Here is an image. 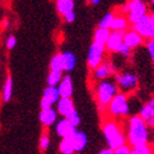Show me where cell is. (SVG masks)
Returning a JSON list of instances; mask_svg holds the SVG:
<instances>
[{"mask_svg": "<svg viewBox=\"0 0 154 154\" xmlns=\"http://www.w3.org/2000/svg\"><path fill=\"white\" fill-rule=\"evenodd\" d=\"M128 142L132 146L144 144L149 142L148 125L140 118V116L132 117L129 121Z\"/></svg>", "mask_w": 154, "mask_h": 154, "instance_id": "1", "label": "cell"}, {"mask_svg": "<svg viewBox=\"0 0 154 154\" xmlns=\"http://www.w3.org/2000/svg\"><path fill=\"white\" fill-rule=\"evenodd\" d=\"M103 132L110 149L115 150V149L125 144V134L116 122L111 121V120L105 122L103 125Z\"/></svg>", "mask_w": 154, "mask_h": 154, "instance_id": "2", "label": "cell"}, {"mask_svg": "<svg viewBox=\"0 0 154 154\" xmlns=\"http://www.w3.org/2000/svg\"><path fill=\"white\" fill-rule=\"evenodd\" d=\"M129 103L127 100V97L123 94H116L115 97L110 100L108 103V110L109 113L112 116H127L129 113Z\"/></svg>", "mask_w": 154, "mask_h": 154, "instance_id": "3", "label": "cell"}, {"mask_svg": "<svg viewBox=\"0 0 154 154\" xmlns=\"http://www.w3.org/2000/svg\"><path fill=\"white\" fill-rule=\"evenodd\" d=\"M116 94H117V86L107 80L100 82L97 87V98H98L99 105L103 107L108 106V103L115 97Z\"/></svg>", "mask_w": 154, "mask_h": 154, "instance_id": "4", "label": "cell"}, {"mask_svg": "<svg viewBox=\"0 0 154 154\" xmlns=\"http://www.w3.org/2000/svg\"><path fill=\"white\" fill-rule=\"evenodd\" d=\"M133 30L143 38H154V24L151 18L146 14L141 17L138 21L133 23Z\"/></svg>", "mask_w": 154, "mask_h": 154, "instance_id": "5", "label": "cell"}, {"mask_svg": "<svg viewBox=\"0 0 154 154\" xmlns=\"http://www.w3.org/2000/svg\"><path fill=\"white\" fill-rule=\"evenodd\" d=\"M105 52V45L97 43V42H93V44L90 45L89 52H88V66L90 68H95L101 63L103 61V54Z\"/></svg>", "mask_w": 154, "mask_h": 154, "instance_id": "6", "label": "cell"}, {"mask_svg": "<svg viewBox=\"0 0 154 154\" xmlns=\"http://www.w3.org/2000/svg\"><path fill=\"white\" fill-rule=\"evenodd\" d=\"M60 98H61V95L57 89V86H48L43 91V97L41 99V108L42 109L50 108L54 103H57Z\"/></svg>", "mask_w": 154, "mask_h": 154, "instance_id": "7", "label": "cell"}, {"mask_svg": "<svg viewBox=\"0 0 154 154\" xmlns=\"http://www.w3.org/2000/svg\"><path fill=\"white\" fill-rule=\"evenodd\" d=\"M129 21L134 23L146 12V7L141 0H129Z\"/></svg>", "mask_w": 154, "mask_h": 154, "instance_id": "8", "label": "cell"}, {"mask_svg": "<svg viewBox=\"0 0 154 154\" xmlns=\"http://www.w3.org/2000/svg\"><path fill=\"white\" fill-rule=\"evenodd\" d=\"M119 87L125 91H130L137 87L138 78L132 74H118L116 77Z\"/></svg>", "mask_w": 154, "mask_h": 154, "instance_id": "9", "label": "cell"}, {"mask_svg": "<svg viewBox=\"0 0 154 154\" xmlns=\"http://www.w3.org/2000/svg\"><path fill=\"white\" fill-rule=\"evenodd\" d=\"M140 118L150 128H154V98L142 107L140 111Z\"/></svg>", "mask_w": 154, "mask_h": 154, "instance_id": "10", "label": "cell"}, {"mask_svg": "<svg viewBox=\"0 0 154 154\" xmlns=\"http://www.w3.org/2000/svg\"><path fill=\"white\" fill-rule=\"evenodd\" d=\"M123 30H120V31H113L112 33H110L109 38L106 42V48L109 50V51L112 52H118L120 45L123 43Z\"/></svg>", "mask_w": 154, "mask_h": 154, "instance_id": "11", "label": "cell"}, {"mask_svg": "<svg viewBox=\"0 0 154 154\" xmlns=\"http://www.w3.org/2000/svg\"><path fill=\"white\" fill-rule=\"evenodd\" d=\"M72 141V144H73V148H74L75 152H82L84 149L86 148L87 143H88V138L87 135L82 131H75L73 134L69 137Z\"/></svg>", "mask_w": 154, "mask_h": 154, "instance_id": "12", "label": "cell"}, {"mask_svg": "<svg viewBox=\"0 0 154 154\" xmlns=\"http://www.w3.org/2000/svg\"><path fill=\"white\" fill-rule=\"evenodd\" d=\"M75 131H76V128L66 118L60 120L56 125V133L61 138H69Z\"/></svg>", "mask_w": 154, "mask_h": 154, "instance_id": "13", "label": "cell"}, {"mask_svg": "<svg viewBox=\"0 0 154 154\" xmlns=\"http://www.w3.org/2000/svg\"><path fill=\"white\" fill-rule=\"evenodd\" d=\"M38 118H40V121H41L42 125H45V127H50V125H54L55 121L57 120V112L52 107L45 108V109L41 110Z\"/></svg>", "mask_w": 154, "mask_h": 154, "instance_id": "14", "label": "cell"}, {"mask_svg": "<svg viewBox=\"0 0 154 154\" xmlns=\"http://www.w3.org/2000/svg\"><path fill=\"white\" fill-rule=\"evenodd\" d=\"M57 89L60 91L61 97H72L74 87H73V82H72L71 76L66 75V76L62 77L61 82L57 85Z\"/></svg>", "mask_w": 154, "mask_h": 154, "instance_id": "15", "label": "cell"}, {"mask_svg": "<svg viewBox=\"0 0 154 154\" xmlns=\"http://www.w3.org/2000/svg\"><path fill=\"white\" fill-rule=\"evenodd\" d=\"M56 103H57V112L63 117L75 109L74 103L71 99V97H61Z\"/></svg>", "mask_w": 154, "mask_h": 154, "instance_id": "16", "label": "cell"}, {"mask_svg": "<svg viewBox=\"0 0 154 154\" xmlns=\"http://www.w3.org/2000/svg\"><path fill=\"white\" fill-rule=\"evenodd\" d=\"M141 42H142V36L137 31H134V30L128 31L127 33L123 34V43L125 45H128L130 48H137L138 45L141 44Z\"/></svg>", "mask_w": 154, "mask_h": 154, "instance_id": "17", "label": "cell"}, {"mask_svg": "<svg viewBox=\"0 0 154 154\" xmlns=\"http://www.w3.org/2000/svg\"><path fill=\"white\" fill-rule=\"evenodd\" d=\"M113 67L109 63H103L101 64L100 63L96 68H95V77L97 79H105L108 76L112 74Z\"/></svg>", "mask_w": 154, "mask_h": 154, "instance_id": "18", "label": "cell"}, {"mask_svg": "<svg viewBox=\"0 0 154 154\" xmlns=\"http://www.w3.org/2000/svg\"><path fill=\"white\" fill-rule=\"evenodd\" d=\"M56 9L58 13L64 17L66 13L74 10V0H57L56 1Z\"/></svg>", "mask_w": 154, "mask_h": 154, "instance_id": "19", "label": "cell"}, {"mask_svg": "<svg viewBox=\"0 0 154 154\" xmlns=\"http://www.w3.org/2000/svg\"><path fill=\"white\" fill-rule=\"evenodd\" d=\"M12 93H13V80H12V77L8 76L2 88V100L5 103H8V101L11 100Z\"/></svg>", "mask_w": 154, "mask_h": 154, "instance_id": "20", "label": "cell"}, {"mask_svg": "<svg viewBox=\"0 0 154 154\" xmlns=\"http://www.w3.org/2000/svg\"><path fill=\"white\" fill-rule=\"evenodd\" d=\"M50 69L56 72L64 71V58H63V54L62 53L55 54L52 57L51 62H50Z\"/></svg>", "mask_w": 154, "mask_h": 154, "instance_id": "21", "label": "cell"}, {"mask_svg": "<svg viewBox=\"0 0 154 154\" xmlns=\"http://www.w3.org/2000/svg\"><path fill=\"white\" fill-rule=\"evenodd\" d=\"M63 54V58H64V71L66 72H72L75 68L76 65V57L72 52H64Z\"/></svg>", "mask_w": 154, "mask_h": 154, "instance_id": "22", "label": "cell"}, {"mask_svg": "<svg viewBox=\"0 0 154 154\" xmlns=\"http://www.w3.org/2000/svg\"><path fill=\"white\" fill-rule=\"evenodd\" d=\"M110 32L109 29H103V28H98L95 32V35H94V42H97V43H100V44H106L107 40L109 38Z\"/></svg>", "mask_w": 154, "mask_h": 154, "instance_id": "23", "label": "cell"}, {"mask_svg": "<svg viewBox=\"0 0 154 154\" xmlns=\"http://www.w3.org/2000/svg\"><path fill=\"white\" fill-rule=\"evenodd\" d=\"M62 77V72H56V71H51L48 73V78H46V84L48 86H57L58 83L61 82Z\"/></svg>", "mask_w": 154, "mask_h": 154, "instance_id": "24", "label": "cell"}, {"mask_svg": "<svg viewBox=\"0 0 154 154\" xmlns=\"http://www.w3.org/2000/svg\"><path fill=\"white\" fill-rule=\"evenodd\" d=\"M60 151L62 154H73L74 153V148L72 144V141L69 138H63V140L60 143Z\"/></svg>", "mask_w": 154, "mask_h": 154, "instance_id": "25", "label": "cell"}, {"mask_svg": "<svg viewBox=\"0 0 154 154\" xmlns=\"http://www.w3.org/2000/svg\"><path fill=\"white\" fill-rule=\"evenodd\" d=\"M127 26V20L123 17H113L110 29L113 31H120V30H125Z\"/></svg>", "mask_w": 154, "mask_h": 154, "instance_id": "26", "label": "cell"}, {"mask_svg": "<svg viewBox=\"0 0 154 154\" xmlns=\"http://www.w3.org/2000/svg\"><path fill=\"white\" fill-rule=\"evenodd\" d=\"M130 154H153V150H152V146H150L148 143H144V144L132 146Z\"/></svg>", "mask_w": 154, "mask_h": 154, "instance_id": "27", "label": "cell"}, {"mask_svg": "<svg viewBox=\"0 0 154 154\" xmlns=\"http://www.w3.org/2000/svg\"><path fill=\"white\" fill-rule=\"evenodd\" d=\"M64 118L67 119L68 121L71 122V123L74 125L75 128H77V127L80 125V117H79V115H78V112H77L76 109L72 110L71 112L68 113V115L65 116Z\"/></svg>", "mask_w": 154, "mask_h": 154, "instance_id": "28", "label": "cell"}, {"mask_svg": "<svg viewBox=\"0 0 154 154\" xmlns=\"http://www.w3.org/2000/svg\"><path fill=\"white\" fill-rule=\"evenodd\" d=\"M113 14L112 13H107L106 16L103 17L101 21L99 22V26L98 28H103V29H110V26H111V22H112L113 19Z\"/></svg>", "mask_w": 154, "mask_h": 154, "instance_id": "29", "label": "cell"}, {"mask_svg": "<svg viewBox=\"0 0 154 154\" xmlns=\"http://www.w3.org/2000/svg\"><path fill=\"white\" fill-rule=\"evenodd\" d=\"M50 142H51L50 137H48L46 133H44V134L41 137V139H40V142H38L40 150H41V151H46L48 149V146H50Z\"/></svg>", "mask_w": 154, "mask_h": 154, "instance_id": "30", "label": "cell"}, {"mask_svg": "<svg viewBox=\"0 0 154 154\" xmlns=\"http://www.w3.org/2000/svg\"><path fill=\"white\" fill-rule=\"evenodd\" d=\"M17 45V38L14 35H9L6 41V46L8 50H12Z\"/></svg>", "mask_w": 154, "mask_h": 154, "instance_id": "31", "label": "cell"}, {"mask_svg": "<svg viewBox=\"0 0 154 154\" xmlns=\"http://www.w3.org/2000/svg\"><path fill=\"white\" fill-rule=\"evenodd\" d=\"M130 152H131V150H130V148L127 144H123L113 150V153L115 154H130Z\"/></svg>", "mask_w": 154, "mask_h": 154, "instance_id": "32", "label": "cell"}, {"mask_svg": "<svg viewBox=\"0 0 154 154\" xmlns=\"http://www.w3.org/2000/svg\"><path fill=\"white\" fill-rule=\"evenodd\" d=\"M118 52L121 53L123 56H128V55L130 54V52H131V48H129L128 45H125V43H122V44L120 45V48H119Z\"/></svg>", "mask_w": 154, "mask_h": 154, "instance_id": "33", "label": "cell"}, {"mask_svg": "<svg viewBox=\"0 0 154 154\" xmlns=\"http://www.w3.org/2000/svg\"><path fill=\"white\" fill-rule=\"evenodd\" d=\"M148 50H149V52H150L152 61L154 62V38H151V40L148 42Z\"/></svg>", "mask_w": 154, "mask_h": 154, "instance_id": "34", "label": "cell"}, {"mask_svg": "<svg viewBox=\"0 0 154 154\" xmlns=\"http://www.w3.org/2000/svg\"><path fill=\"white\" fill-rule=\"evenodd\" d=\"M75 12H74V10L73 11H71V12H68V13H66L64 16V18H65V21L66 22H68V23H71V22H73L75 20Z\"/></svg>", "mask_w": 154, "mask_h": 154, "instance_id": "35", "label": "cell"}, {"mask_svg": "<svg viewBox=\"0 0 154 154\" xmlns=\"http://www.w3.org/2000/svg\"><path fill=\"white\" fill-rule=\"evenodd\" d=\"M98 154H115V153H113L112 149L109 148V149H103V150H101Z\"/></svg>", "mask_w": 154, "mask_h": 154, "instance_id": "36", "label": "cell"}, {"mask_svg": "<svg viewBox=\"0 0 154 154\" xmlns=\"http://www.w3.org/2000/svg\"><path fill=\"white\" fill-rule=\"evenodd\" d=\"M3 26H5L6 29L9 26V21H8V20H5V22H3Z\"/></svg>", "mask_w": 154, "mask_h": 154, "instance_id": "37", "label": "cell"}, {"mask_svg": "<svg viewBox=\"0 0 154 154\" xmlns=\"http://www.w3.org/2000/svg\"><path fill=\"white\" fill-rule=\"evenodd\" d=\"M90 2L93 3V5H98L100 2V0H90Z\"/></svg>", "mask_w": 154, "mask_h": 154, "instance_id": "38", "label": "cell"}, {"mask_svg": "<svg viewBox=\"0 0 154 154\" xmlns=\"http://www.w3.org/2000/svg\"><path fill=\"white\" fill-rule=\"evenodd\" d=\"M150 18H151V20H152V22H153V24H154V12L152 13L151 14V17H150Z\"/></svg>", "mask_w": 154, "mask_h": 154, "instance_id": "39", "label": "cell"}, {"mask_svg": "<svg viewBox=\"0 0 154 154\" xmlns=\"http://www.w3.org/2000/svg\"><path fill=\"white\" fill-rule=\"evenodd\" d=\"M152 150H153V152H154V140H153V145H152Z\"/></svg>", "mask_w": 154, "mask_h": 154, "instance_id": "40", "label": "cell"}, {"mask_svg": "<svg viewBox=\"0 0 154 154\" xmlns=\"http://www.w3.org/2000/svg\"><path fill=\"white\" fill-rule=\"evenodd\" d=\"M152 2H153V5H154V0H152Z\"/></svg>", "mask_w": 154, "mask_h": 154, "instance_id": "41", "label": "cell"}]
</instances>
